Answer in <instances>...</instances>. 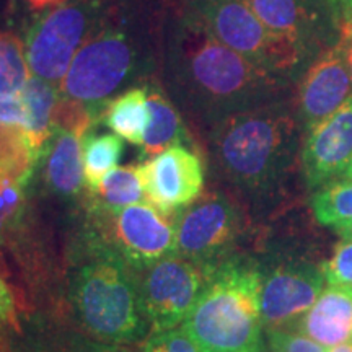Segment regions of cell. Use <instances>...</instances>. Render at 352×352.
I'll list each match as a JSON object with an SVG mask.
<instances>
[{
  "instance_id": "obj_20",
  "label": "cell",
  "mask_w": 352,
  "mask_h": 352,
  "mask_svg": "<svg viewBox=\"0 0 352 352\" xmlns=\"http://www.w3.org/2000/svg\"><path fill=\"white\" fill-rule=\"evenodd\" d=\"M147 94V87H132L109 101L101 116L118 138L134 145H142L148 124Z\"/></svg>"
},
{
  "instance_id": "obj_27",
  "label": "cell",
  "mask_w": 352,
  "mask_h": 352,
  "mask_svg": "<svg viewBox=\"0 0 352 352\" xmlns=\"http://www.w3.org/2000/svg\"><path fill=\"white\" fill-rule=\"evenodd\" d=\"M321 270L329 285L352 289V240H342Z\"/></svg>"
},
{
  "instance_id": "obj_39",
  "label": "cell",
  "mask_w": 352,
  "mask_h": 352,
  "mask_svg": "<svg viewBox=\"0 0 352 352\" xmlns=\"http://www.w3.org/2000/svg\"><path fill=\"white\" fill-rule=\"evenodd\" d=\"M341 178H342V179H349V182H352V160H351L349 166H347L346 171H344V175H342Z\"/></svg>"
},
{
  "instance_id": "obj_34",
  "label": "cell",
  "mask_w": 352,
  "mask_h": 352,
  "mask_svg": "<svg viewBox=\"0 0 352 352\" xmlns=\"http://www.w3.org/2000/svg\"><path fill=\"white\" fill-rule=\"evenodd\" d=\"M65 352H124V351L118 349V347H111V346L78 341V342H74L72 346H69L67 349H65Z\"/></svg>"
},
{
  "instance_id": "obj_6",
  "label": "cell",
  "mask_w": 352,
  "mask_h": 352,
  "mask_svg": "<svg viewBox=\"0 0 352 352\" xmlns=\"http://www.w3.org/2000/svg\"><path fill=\"white\" fill-rule=\"evenodd\" d=\"M182 12L217 41L280 76L292 77L308 60L296 43L271 32L245 0H186Z\"/></svg>"
},
{
  "instance_id": "obj_8",
  "label": "cell",
  "mask_w": 352,
  "mask_h": 352,
  "mask_svg": "<svg viewBox=\"0 0 352 352\" xmlns=\"http://www.w3.org/2000/svg\"><path fill=\"white\" fill-rule=\"evenodd\" d=\"M240 228L241 214L233 201L222 192H209L179 212L176 254L208 270L230 256Z\"/></svg>"
},
{
  "instance_id": "obj_16",
  "label": "cell",
  "mask_w": 352,
  "mask_h": 352,
  "mask_svg": "<svg viewBox=\"0 0 352 352\" xmlns=\"http://www.w3.org/2000/svg\"><path fill=\"white\" fill-rule=\"evenodd\" d=\"M297 331L323 347L352 340V289L329 285L297 321Z\"/></svg>"
},
{
  "instance_id": "obj_23",
  "label": "cell",
  "mask_w": 352,
  "mask_h": 352,
  "mask_svg": "<svg viewBox=\"0 0 352 352\" xmlns=\"http://www.w3.org/2000/svg\"><path fill=\"white\" fill-rule=\"evenodd\" d=\"M311 209L316 220L328 227L352 220V182L334 179L315 189Z\"/></svg>"
},
{
  "instance_id": "obj_21",
  "label": "cell",
  "mask_w": 352,
  "mask_h": 352,
  "mask_svg": "<svg viewBox=\"0 0 352 352\" xmlns=\"http://www.w3.org/2000/svg\"><path fill=\"white\" fill-rule=\"evenodd\" d=\"M122 151H124V145L116 134H94L90 131L83 135V178L91 192L100 186L109 171L118 168Z\"/></svg>"
},
{
  "instance_id": "obj_26",
  "label": "cell",
  "mask_w": 352,
  "mask_h": 352,
  "mask_svg": "<svg viewBox=\"0 0 352 352\" xmlns=\"http://www.w3.org/2000/svg\"><path fill=\"white\" fill-rule=\"evenodd\" d=\"M28 182L15 176H0V243L20 226L25 212Z\"/></svg>"
},
{
  "instance_id": "obj_10",
  "label": "cell",
  "mask_w": 352,
  "mask_h": 352,
  "mask_svg": "<svg viewBox=\"0 0 352 352\" xmlns=\"http://www.w3.org/2000/svg\"><path fill=\"white\" fill-rule=\"evenodd\" d=\"M98 212L108 222L107 230L111 236L107 243L135 271L176 254V226L148 202H138L113 212Z\"/></svg>"
},
{
  "instance_id": "obj_11",
  "label": "cell",
  "mask_w": 352,
  "mask_h": 352,
  "mask_svg": "<svg viewBox=\"0 0 352 352\" xmlns=\"http://www.w3.org/2000/svg\"><path fill=\"white\" fill-rule=\"evenodd\" d=\"M271 32L296 43L308 59L336 44L340 36L328 0H245Z\"/></svg>"
},
{
  "instance_id": "obj_7",
  "label": "cell",
  "mask_w": 352,
  "mask_h": 352,
  "mask_svg": "<svg viewBox=\"0 0 352 352\" xmlns=\"http://www.w3.org/2000/svg\"><path fill=\"white\" fill-rule=\"evenodd\" d=\"M101 7L103 0H69L39 15L25 39L30 74L60 88Z\"/></svg>"
},
{
  "instance_id": "obj_31",
  "label": "cell",
  "mask_w": 352,
  "mask_h": 352,
  "mask_svg": "<svg viewBox=\"0 0 352 352\" xmlns=\"http://www.w3.org/2000/svg\"><path fill=\"white\" fill-rule=\"evenodd\" d=\"M328 6L331 8L338 28L352 25V0H328Z\"/></svg>"
},
{
  "instance_id": "obj_3",
  "label": "cell",
  "mask_w": 352,
  "mask_h": 352,
  "mask_svg": "<svg viewBox=\"0 0 352 352\" xmlns=\"http://www.w3.org/2000/svg\"><path fill=\"white\" fill-rule=\"evenodd\" d=\"M298 121L284 100L214 124L210 148L219 171L245 195L271 196L285 183L296 162Z\"/></svg>"
},
{
  "instance_id": "obj_37",
  "label": "cell",
  "mask_w": 352,
  "mask_h": 352,
  "mask_svg": "<svg viewBox=\"0 0 352 352\" xmlns=\"http://www.w3.org/2000/svg\"><path fill=\"white\" fill-rule=\"evenodd\" d=\"M328 352H352V341L344 342V344H340L336 347H331V351Z\"/></svg>"
},
{
  "instance_id": "obj_15",
  "label": "cell",
  "mask_w": 352,
  "mask_h": 352,
  "mask_svg": "<svg viewBox=\"0 0 352 352\" xmlns=\"http://www.w3.org/2000/svg\"><path fill=\"white\" fill-rule=\"evenodd\" d=\"M352 160V100L340 111L307 131L302 166L307 186L315 191L340 179Z\"/></svg>"
},
{
  "instance_id": "obj_30",
  "label": "cell",
  "mask_w": 352,
  "mask_h": 352,
  "mask_svg": "<svg viewBox=\"0 0 352 352\" xmlns=\"http://www.w3.org/2000/svg\"><path fill=\"white\" fill-rule=\"evenodd\" d=\"M26 108L20 95H0V126L26 129Z\"/></svg>"
},
{
  "instance_id": "obj_32",
  "label": "cell",
  "mask_w": 352,
  "mask_h": 352,
  "mask_svg": "<svg viewBox=\"0 0 352 352\" xmlns=\"http://www.w3.org/2000/svg\"><path fill=\"white\" fill-rule=\"evenodd\" d=\"M336 47L340 50L342 59H344V64L347 70H349L351 82H352V25L344 26V28L340 30V36H338Z\"/></svg>"
},
{
  "instance_id": "obj_4",
  "label": "cell",
  "mask_w": 352,
  "mask_h": 352,
  "mask_svg": "<svg viewBox=\"0 0 352 352\" xmlns=\"http://www.w3.org/2000/svg\"><path fill=\"white\" fill-rule=\"evenodd\" d=\"M263 271L228 256L206 270V283L183 328L201 352H254L263 342Z\"/></svg>"
},
{
  "instance_id": "obj_22",
  "label": "cell",
  "mask_w": 352,
  "mask_h": 352,
  "mask_svg": "<svg viewBox=\"0 0 352 352\" xmlns=\"http://www.w3.org/2000/svg\"><path fill=\"white\" fill-rule=\"evenodd\" d=\"M96 210H120L138 204L144 195L139 166H118L104 176L100 186L94 191Z\"/></svg>"
},
{
  "instance_id": "obj_14",
  "label": "cell",
  "mask_w": 352,
  "mask_h": 352,
  "mask_svg": "<svg viewBox=\"0 0 352 352\" xmlns=\"http://www.w3.org/2000/svg\"><path fill=\"white\" fill-rule=\"evenodd\" d=\"M352 100L349 70L336 44L321 51L298 83L297 109L305 131L320 124Z\"/></svg>"
},
{
  "instance_id": "obj_13",
  "label": "cell",
  "mask_w": 352,
  "mask_h": 352,
  "mask_svg": "<svg viewBox=\"0 0 352 352\" xmlns=\"http://www.w3.org/2000/svg\"><path fill=\"white\" fill-rule=\"evenodd\" d=\"M324 274L307 261L284 263L263 274L261 315L267 329H279L307 314L323 292Z\"/></svg>"
},
{
  "instance_id": "obj_9",
  "label": "cell",
  "mask_w": 352,
  "mask_h": 352,
  "mask_svg": "<svg viewBox=\"0 0 352 352\" xmlns=\"http://www.w3.org/2000/svg\"><path fill=\"white\" fill-rule=\"evenodd\" d=\"M142 271L140 297L151 328L164 331L182 324L204 287V267L171 254Z\"/></svg>"
},
{
  "instance_id": "obj_18",
  "label": "cell",
  "mask_w": 352,
  "mask_h": 352,
  "mask_svg": "<svg viewBox=\"0 0 352 352\" xmlns=\"http://www.w3.org/2000/svg\"><path fill=\"white\" fill-rule=\"evenodd\" d=\"M20 96L25 103L26 116H28L25 135L34 162L38 164L56 131L54 114L60 98L59 88L44 82L43 78L32 76Z\"/></svg>"
},
{
  "instance_id": "obj_36",
  "label": "cell",
  "mask_w": 352,
  "mask_h": 352,
  "mask_svg": "<svg viewBox=\"0 0 352 352\" xmlns=\"http://www.w3.org/2000/svg\"><path fill=\"white\" fill-rule=\"evenodd\" d=\"M333 228L338 235H341L342 240H352V220L338 223V226H334Z\"/></svg>"
},
{
  "instance_id": "obj_5",
  "label": "cell",
  "mask_w": 352,
  "mask_h": 352,
  "mask_svg": "<svg viewBox=\"0 0 352 352\" xmlns=\"http://www.w3.org/2000/svg\"><path fill=\"white\" fill-rule=\"evenodd\" d=\"M138 272L107 241H88L70 283L72 307L87 331L113 344L147 334Z\"/></svg>"
},
{
  "instance_id": "obj_38",
  "label": "cell",
  "mask_w": 352,
  "mask_h": 352,
  "mask_svg": "<svg viewBox=\"0 0 352 352\" xmlns=\"http://www.w3.org/2000/svg\"><path fill=\"white\" fill-rule=\"evenodd\" d=\"M254 352H274V351H272L271 347H270V344H267V342L263 340V342H261V344H259V347Z\"/></svg>"
},
{
  "instance_id": "obj_1",
  "label": "cell",
  "mask_w": 352,
  "mask_h": 352,
  "mask_svg": "<svg viewBox=\"0 0 352 352\" xmlns=\"http://www.w3.org/2000/svg\"><path fill=\"white\" fill-rule=\"evenodd\" d=\"M164 74L170 95L210 127L284 101L290 80L217 41L184 12L165 41Z\"/></svg>"
},
{
  "instance_id": "obj_33",
  "label": "cell",
  "mask_w": 352,
  "mask_h": 352,
  "mask_svg": "<svg viewBox=\"0 0 352 352\" xmlns=\"http://www.w3.org/2000/svg\"><path fill=\"white\" fill-rule=\"evenodd\" d=\"M13 310H15V302H13V296L8 289V285L3 283L0 277V324L7 323L13 316Z\"/></svg>"
},
{
  "instance_id": "obj_25",
  "label": "cell",
  "mask_w": 352,
  "mask_h": 352,
  "mask_svg": "<svg viewBox=\"0 0 352 352\" xmlns=\"http://www.w3.org/2000/svg\"><path fill=\"white\" fill-rule=\"evenodd\" d=\"M36 162L21 127L0 126V176L30 182Z\"/></svg>"
},
{
  "instance_id": "obj_35",
  "label": "cell",
  "mask_w": 352,
  "mask_h": 352,
  "mask_svg": "<svg viewBox=\"0 0 352 352\" xmlns=\"http://www.w3.org/2000/svg\"><path fill=\"white\" fill-rule=\"evenodd\" d=\"M30 3V7L34 10H46V8H54L57 6H63V3L69 2V0H26Z\"/></svg>"
},
{
  "instance_id": "obj_24",
  "label": "cell",
  "mask_w": 352,
  "mask_h": 352,
  "mask_svg": "<svg viewBox=\"0 0 352 352\" xmlns=\"http://www.w3.org/2000/svg\"><path fill=\"white\" fill-rule=\"evenodd\" d=\"M30 77L25 43L13 33L0 32V95H20Z\"/></svg>"
},
{
  "instance_id": "obj_2",
  "label": "cell",
  "mask_w": 352,
  "mask_h": 352,
  "mask_svg": "<svg viewBox=\"0 0 352 352\" xmlns=\"http://www.w3.org/2000/svg\"><path fill=\"white\" fill-rule=\"evenodd\" d=\"M124 3L107 6L78 47L59 88L60 98L88 108L101 120L114 95L155 67V30Z\"/></svg>"
},
{
  "instance_id": "obj_17",
  "label": "cell",
  "mask_w": 352,
  "mask_h": 352,
  "mask_svg": "<svg viewBox=\"0 0 352 352\" xmlns=\"http://www.w3.org/2000/svg\"><path fill=\"white\" fill-rule=\"evenodd\" d=\"M83 135L76 131L56 127L52 139L47 144L44 160V182L56 196L74 199L82 192L83 162H82Z\"/></svg>"
},
{
  "instance_id": "obj_28",
  "label": "cell",
  "mask_w": 352,
  "mask_h": 352,
  "mask_svg": "<svg viewBox=\"0 0 352 352\" xmlns=\"http://www.w3.org/2000/svg\"><path fill=\"white\" fill-rule=\"evenodd\" d=\"M144 352H201L196 341L184 328L153 331L144 344Z\"/></svg>"
},
{
  "instance_id": "obj_29",
  "label": "cell",
  "mask_w": 352,
  "mask_h": 352,
  "mask_svg": "<svg viewBox=\"0 0 352 352\" xmlns=\"http://www.w3.org/2000/svg\"><path fill=\"white\" fill-rule=\"evenodd\" d=\"M266 338V342L274 352H328V347H323L302 333L267 329Z\"/></svg>"
},
{
  "instance_id": "obj_19",
  "label": "cell",
  "mask_w": 352,
  "mask_h": 352,
  "mask_svg": "<svg viewBox=\"0 0 352 352\" xmlns=\"http://www.w3.org/2000/svg\"><path fill=\"white\" fill-rule=\"evenodd\" d=\"M148 124L142 140V157L153 158L158 153L179 145L188 139L182 118L168 96L158 88H151L147 94Z\"/></svg>"
},
{
  "instance_id": "obj_12",
  "label": "cell",
  "mask_w": 352,
  "mask_h": 352,
  "mask_svg": "<svg viewBox=\"0 0 352 352\" xmlns=\"http://www.w3.org/2000/svg\"><path fill=\"white\" fill-rule=\"evenodd\" d=\"M145 199L158 212L171 215L201 196L204 186V165L195 152L175 145L139 165Z\"/></svg>"
}]
</instances>
